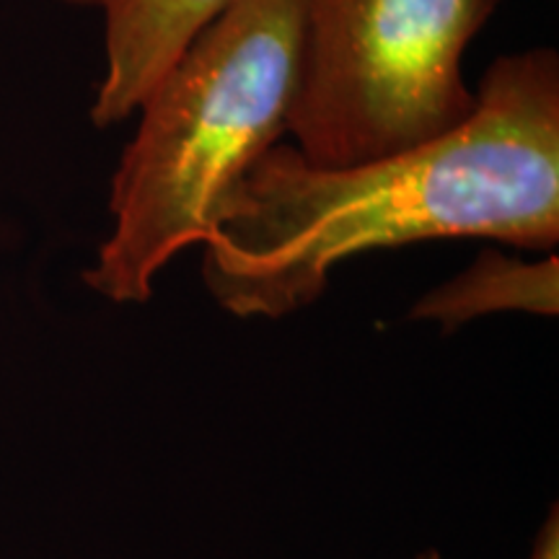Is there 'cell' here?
<instances>
[{
	"instance_id": "1",
	"label": "cell",
	"mask_w": 559,
	"mask_h": 559,
	"mask_svg": "<svg viewBox=\"0 0 559 559\" xmlns=\"http://www.w3.org/2000/svg\"><path fill=\"white\" fill-rule=\"evenodd\" d=\"M459 128L349 166L277 143L251 164L202 243V280L223 311L283 319L311 306L332 270L373 249L489 239L559 241V62L551 50L495 60Z\"/></svg>"
},
{
	"instance_id": "2",
	"label": "cell",
	"mask_w": 559,
	"mask_h": 559,
	"mask_svg": "<svg viewBox=\"0 0 559 559\" xmlns=\"http://www.w3.org/2000/svg\"><path fill=\"white\" fill-rule=\"evenodd\" d=\"M306 0H236L143 96L111 177V234L83 272L111 304H145L202 247L243 174L288 135Z\"/></svg>"
},
{
	"instance_id": "3",
	"label": "cell",
	"mask_w": 559,
	"mask_h": 559,
	"mask_svg": "<svg viewBox=\"0 0 559 559\" xmlns=\"http://www.w3.org/2000/svg\"><path fill=\"white\" fill-rule=\"evenodd\" d=\"M500 0H306L288 135L319 166L430 143L474 111L466 47Z\"/></svg>"
},
{
	"instance_id": "4",
	"label": "cell",
	"mask_w": 559,
	"mask_h": 559,
	"mask_svg": "<svg viewBox=\"0 0 559 559\" xmlns=\"http://www.w3.org/2000/svg\"><path fill=\"white\" fill-rule=\"evenodd\" d=\"M236 0H99L104 11V75L91 120L111 128L135 115L187 45Z\"/></svg>"
},
{
	"instance_id": "5",
	"label": "cell",
	"mask_w": 559,
	"mask_h": 559,
	"mask_svg": "<svg viewBox=\"0 0 559 559\" xmlns=\"http://www.w3.org/2000/svg\"><path fill=\"white\" fill-rule=\"evenodd\" d=\"M559 306L557 257L528 264L487 249L469 270L428 293L412 311V319H432L445 330L498 311H526L555 317Z\"/></svg>"
},
{
	"instance_id": "6",
	"label": "cell",
	"mask_w": 559,
	"mask_h": 559,
	"mask_svg": "<svg viewBox=\"0 0 559 559\" xmlns=\"http://www.w3.org/2000/svg\"><path fill=\"white\" fill-rule=\"evenodd\" d=\"M531 559H559V519H557V506H551L549 519L544 521V526L536 536L534 551Z\"/></svg>"
},
{
	"instance_id": "7",
	"label": "cell",
	"mask_w": 559,
	"mask_h": 559,
	"mask_svg": "<svg viewBox=\"0 0 559 559\" xmlns=\"http://www.w3.org/2000/svg\"><path fill=\"white\" fill-rule=\"evenodd\" d=\"M62 3H70V5H96L99 0H62Z\"/></svg>"
},
{
	"instance_id": "8",
	"label": "cell",
	"mask_w": 559,
	"mask_h": 559,
	"mask_svg": "<svg viewBox=\"0 0 559 559\" xmlns=\"http://www.w3.org/2000/svg\"><path fill=\"white\" fill-rule=\"evenodd\" d=\"M415 559H440L438 551H423V555H417Z\"/></svg>"
}]
</instances>
